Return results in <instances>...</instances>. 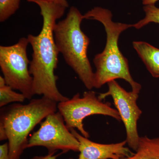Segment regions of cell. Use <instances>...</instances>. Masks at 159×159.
<instances>
[{"label": "cell", "mask_w": 159, "mask_h": 159, "mask_svg": "<svg viewBox=\"0 0 159 159\" xmlns=\"http://www.w3.org/2000/svg\"><path fill=\"white\" fill-rule=\"evenodd\" d=\"M84 15L76 7L70 8L65 19L56 23L54 34L56 46L66 62L85 87L94 88V73L88 57L90 39L81 30Z\"/></svg>", "instance_id": "277c9868"}, {"label": "cell", "mask_w": 159, "mask_h": 159, "mask_svg": "<svg viewBox=\"0 0 159 159\" xmlns=\"http://www.w3.org/2000/svg\"><path fill=\"white\" fill-rule=\"evenodd\" d=\"M107 84L108 91L99 94L98 97L101 100L109 96L112 97L125 126L127 144L136 151L140 138L138 133V122L142 114V111L137 104L139 93L132 91L127 92L115 80L107 83Z\"/></svg>", "instance_id": "ba28073f"}, {"label": "cell", "mask_w": 159, "mask_h": 159, "mask_svg": "<svg viewBox=\"0 0 159 159\" xmlns=\"http://www.w3.org/2000/svg\"><path fill=\"white\" fill-rule=\"evenodd\" d=\"M0 159H11L9 156L8 143L0 145Z\"/></svg>", "instance_id": "9a60e30c"}, {"label": "cell", "mask_w": 159, "mask_h": 159, "mask_svg": "<svg viewBox=\"0 0 159 159\" xmlns=\"http://www.w3.org/2000/svg\"><path fill=\"white\" fill-rule=\"evenodd\" d=\"M66 159H74L72 158H70Z\"/></svg>", "instance_id": "d6986e66"}, {"label": "cell", "mask_w": 159, "mask_h": 159, "mask_svg": "<svg viewBox=\"0 0 159 159\" xmlns=\"http://www.w3.org/2000/svg\"><path fill=\"white\" fill-rule=\"evenodd\" d=\"M20 0H0V21L3 22L19 8Z\"/></svg>", "instance_id": "5bb4252c"}, {"label": "cell", "mask_w": 159, "mask_h": 159, "mask_svg": "<svg viewBox=\"0 0 159 159\" xmlns=\"http://www.w3.org/2000/svg\"><path fill=\"white\" fill-rule=\"evenodd\" d=\"M43 1H48V2H51L61 4V5L65 6L67 8L69 7V4L68 3L67 0H43Z\"/></svg>", "instance_id": "e0dca14e"}, {"label": "cell", "mask_w": 159, "mask_h": 159, "mask_svg": "<svg viewBox=\"0 0 159 159\" xmlns=\"http://www.w3.org/2000/svg\"><path fill=\"white\" fill-rule=\"evenodd\" d=\"M57 103L45 97L22 104L14 103L1 109L0 140H8L11 159H20L27 148L29 134L50 114L57 111Z\"/></svg>", "instance_id": "3957f363"}, {"label": "cell", "mask_w": 159, "mask_h": 159, "mask_svg": "<svg viewBox=\"0 0 159 159\" xmlns=\"http://www.w3.org/2000/svg\"><path fill=\"white\" fill-rule=\"evenodd\" d=\"M135 153L122 159H159V138L141 137Z\"/></svg>", "instance_id": "8fae6325"}, {"label": "cell", "mask_w": 159, "mask_h": 159, "mask_svg": "<svg viewBox=\"0 0 159 159\" xmlns=\"http://www.w3.org/2000/svg\"><path fill=\"white\" fill-rule=\"evenodd\" d=\"M26 99L21 93L13 91L11 87L6 84L4 77L0 76V107H5L12 103H21Z\"/></svg>", "instance_id": "7c38bea8"}, {"label": "cell", "mask_w": 159, "mask_h": 159, "mask_svg": "<svg viewBox=\"0 0 159 159\" xmlns=\"http://www.w3.org/2000/svg\"><path fill=\"white\" fill-rule=\"evenodd\" d=\"M70 129L79 142L77 159H122L134 153L125 147L126 140L112 144H100L83 136L75 129Z\"/></svg>", "instance_id": "9c48e42d"}, {"label": "cell", "mask_w": 159, "mask_h": 159, "mask_svg": "<svg viewBox=\"0 0 159 159\" xmlns=\"http://www.w3.org/2000/svg\"><path fill=\"white\" fill-rule=\"evenodd\" d=\"M57 109L69 129H77L81 135L87 138H89V134L83 124L84 120L87 117L103 115L121 121L118 111L112 108L110 102H102L94 91L84 92L82 97L77 93L71 99L58 102Z\"/></svg>", "instance_id": "8992f818"}, {"label": "cell", "mask_w": 159, "mask_h": 159, "mask_svg": "<svg viewBox=\"0 0 159 159\" xmlns=\"http://www.w3.org/2000/svg\"><path fill=\"white\" fill-rule=\"evenodd\" d=\"M145 16L143 19L140 20L136 24L133 25V27L137 29L148 25L150 23L159 24V8L155 5H147L143 7Z\"/></svg>", "instance_id": "4fadbf2b"}, {"label": "cell", "mask_w": 159, "mask_h": 159, "mask_svg": "<svg viewBox=\"0 0 159 159\" xmlns=\"http://www.w3.org/2000/svg\"><path fill=\"white\" fill-rule=\"evenodd\" d=\"M133 46L152 76L159 78V49L145 42L134 41Z\"/></svg>", "instance_id": "30bf717a"}, {"label": "cell", "mask_w": 159, "mask_h": 159, "mask_svg": "<svg viewBox=\"0 0 159 159\" xmlns=\"http://www.w3.org/2000/svg\"><path fill=\"white\" fill-rule=\"evenodd\" d=\"M159 0H142V3L145 6L147 5H155Z\"/></svg>", "instance_id": "ac0fdd59"}, {"label": "cell", "mask_w": 159, "mask_h": 159, "mask_svg": "<svg viewBox=\"0 0 159 159\" xmlns=\"http://www.w3.org/2000/svg\"><path fill=\"white\" fill-rule=\"evenodd\" d=\"M36 146L45 147L48 152L58 150L63 152H79V142L67 126L61 114L56 111L46 117L29 139L26 148Z\"/></svg>", "instance_id": "52a82bcc"}, {"label": "cell", "mask_w": 159, "mask_h": 159, "mask_svg": "<svg viewBox=\"0 0 159 159\" xmlns=\"http://www.w3.org/2000/svg\"><path fill=\"white\" fill-rule=\"evenodd\" d=\"M84 17L86 19L96 20L102 23L107 33L105 48L93 59L96 68L94 73V88L99 89L110 81L122 79L129 84L132 91L139 93L142 86L131 75L128 60L121 53L118 46L120 34L132 27L133 25L114 22L111 11L100 7L89 10Z\"/></svg>", "instance_id": "7a4b0ae2"}, {"label": "cell", "mask_w": 159, "mask_h": 159, "mask_svg": "<svg viewBox=\"0 0 159 159\" xmlns=\"http://www.w3.org/2000/svg\"><path fill=\"white\" fill-rule=\"evenodd\" d=\"M37 4L43 19V27L37 35L29 34V43L33 53L29 70L33 77L34 95H41L57 103L69 99L58 90V77L54 74L58 62L59 52L54 38L56 21L63 15L65 6L43 0H27Z\"/></svg>", "instance_id": "6da1fadb"}, {"label": "cell", "mask_w": 159, "mask_h": 159, "mask_svg": "<svg viewBox=\"0 0 159 159\" xmlns=\"http://www.w3.org/2000/svg\"><path fill=\"white\" fill-rule=\"evenodd\" d=\"M29 43L28 38L23 37L13 45L0 46V67L6 84L31 100L34 94L27 55Z\"/></svg>", "instance_id": "5b68a950"}, {"label": "cell", "mask_w": 159, "mask_h": 159, "mask_svg": "<svg viewBox=\"0 0 159 159\" xmlns=\"http://www.w3.org/2000/svg\"><path fill=\"white\" fill-rule=\"evenodd\" d=\"M55 152H48V154L47 155L35 156L31 159H57L59 155H55Z\"/></svg>", "instance_id": "2e32d148"}]
</instances>
